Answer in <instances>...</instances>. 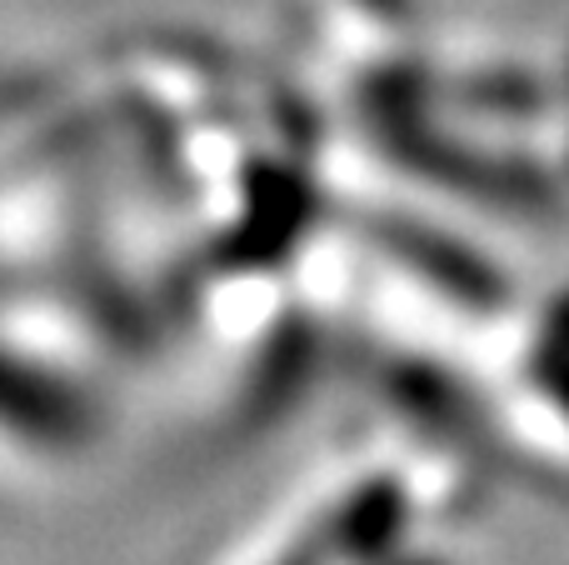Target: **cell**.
<instances>
[{"label":"cell","instance_id":"1","mask_svg":"<svg viewBox=\"0 0 569 565\" xmlns=\"http://www.w3.org/2000/svg\"><path fill=\"white\" fill-rule=\"evenodd\" d=\"M510 416L540 460L569 466V286L535 300L510 340Z\"/></svg>","mask_w":569,"mask_h":565}]
</instances>
